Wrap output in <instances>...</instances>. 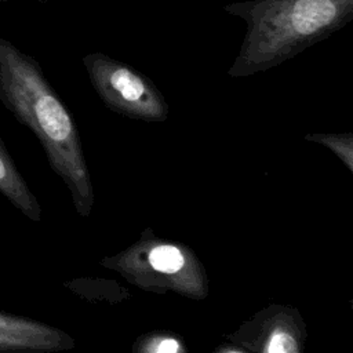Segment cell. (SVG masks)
I'll return each mask as SVG.
<instances>
[{
  "mask_svg": "<svg viewBox=\"0 0 353 353\" xmlns=\"http://www.w3.org/2000/svg\"><path fill=\"white\" fill-rule=\"evenodd\" d=\"M0 102L18 123L36 135L51 170L69 189L76 212L88 218L95 196L74 119L40 65L3 37Z\"/></svg>",
  "mask_w": 353,
  "mask_h": 353,
  "instance_id": "obj_1",
  "label": "cell"
},
{
  "mask_svg": "<svg viewBox=\"0 0 353 353\" xmlns=\"http://www.w3.org/2000/svg\"><path fill=\"white\" fill-rule=\"evenodd\" d=\"M248 23L232 77L268 70L292 58L331 32L352 14L353 0H258L228 7Z\"/></svg>",
  "mask_w": 353,
  "mask_h": 353,
  "instance_id": "obj_2",
  "label": "cell"
},
{
  "mask_svg": "<svg viewBox=\"0 0 353 353\" xmlns=\"http://www.w3.org/2000/svg\"><path fill=\"white\" fill-rule=\"evenodd\" d=\"M101 263L146 291H174L192 299H204L210 292L204 266L190 247L160 239L149 228L134 244Z\"/></svg>",
  "mask_w": 353,
  "mask_h": 353,
  "instance_id": "obj_3",
  "label": "cell"
},
{
  "mask_svg": "<svg viewBox=\"0 0 353 353\" xmlns=\"http://www.w3.org/2000/svg\"><path fill=\"white\" fill-rule=\"evenodd\" d=\"M83 62L92 87L110 110L148 123L167 120L170 106L145 74L103 54L85 55Z\"/></svg>",
  "mask_w": 353,
  "mask_h": 353,
  "instance_id": "obj_4",
  "label": "cell"
},
{
  "mask_svg": "<svg viewBox=\"0 0 353 353\" xmlns=\"http://www.w3.org/2000/svg\"><path fill=\"white\" fill-rule=\"evenodd\" d=\"M228 338L245 352L301 353L307 331L298 309L287 305H269L244 321Z\"/></svg>",
  "mask_w": 353,
  "mask_h": 353,
  "instance_id": "obj_5",
  "label": "cell"
},
{
  "mask_svg": "<svg viewBox=\"0 0 353 353\" xmlns=\"http://www.w3.org/2000/svg\"><path fill=\"white\" fill-rule=\"evenodd\" d=\"M74 346L65 331L0 309V353H52Z\"/></svg>",
  "mask_w": 353,
  "mask_h": 353,
  "instance_id": "obj_6",
  "label": "cell"
},
{
  "mask_svg": "<svg viewBox=\"0 0 353 353\" xmlns=\"http://www.w3.org/2000/svg\"><path fill=\"white\" fill-rule=\"evenodd\" d=\"M0 193L26 218L41 221V205L0 138Z\"/></svg>",
  "mask_w": 353,
  "mask_h": 353,
  "instance_id": "obj_7",
  "label": "cell"
},
{
  "mask_svg": "<svg viewBox=\"0 0 353 353\" xmlns=\"http://www.w3.org/2000/svg\"><path fill=\"white\" fill-rule=\"evenodd\" d=\"M138 353H183L188 350L183 341L170 331L142 334L132 347Z\"/></svg>",
  "mask_w": 353,
  "mask_h": 353,
  "instance_id": "obj_8",
  "label": "cell"
},
{
  "mask_svg": "<svg viewBox=\"0 0 353 353\" xmlns=\"http://www.w3.org/2000/svg\"><path fill=\"white\" fill-rule=\"evenodd\" d=\"M65 287L73 291L74 294L83 296L87 299L92 292L94 287H101L99 290V299H105L109 302H119L123 299H127L130 296V292L124 288H121L114 281H105V280H91V279H74L65 283Z\"/></svg>",
  "mask_w": 353,
  "mask_h": 353,
  "instance_id": "obj_9",
  "label": "cell"
},
{
  "mask_svg": "<svg viewBox=\"0 0 353 353\" xmlns=\"http://www.w3.org/2000/svg\"><path fill=\"white\" fill-rule=\"evenodd\" d=\"M305 139L320 143L332 150L353 171V134L352 132H309Z\"/></svg>",
  "mask_w": 353,
  "mask_h": 353,
  "instance_id": "obj_10",
  "label": "cell"
},
{
  "mask_svg": "<svg viewBox=\"0 0 353 353\" xmlns=\"http://www.w3.org/2000/svg\"><path fill=\"white\" fill-rule=\"evenodd\" d=\"M215 353H247L244 347L239 346L234 342H225L223 345L215 347Z\"/></svg>",
  "mask_w": 353,
  "mask_h": 353,
  "instance_id": "obj_11",
  "label": "cell"
}]
</instances>
